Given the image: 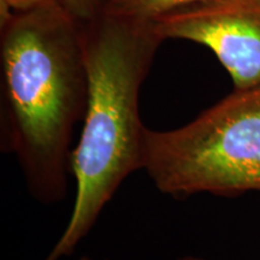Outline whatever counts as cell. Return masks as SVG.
<instances>
[{"label": "cell", "instance_id": "6da1fadb", "mask_svg": "<svg viewBox=\"0 0 260 260\" xmlns=\"http://www.w3.org/2000/svg\"><path fill=\"white\" fill-rule=\"evenodd\" d=\"M0 149L41 205L65 199L76 126L88 99L83 24L63 6L0 24Z\"/></svg>", "mask_w": 260, "mask_h": 260}, {"label": "cell", "instance_id": "7a4b0ae2", "mask_svg": "<svg viewBox=\"0 0 260 260\" xmlns=\"http://www.w3.org/2000/svg\"><path fill=\"white\" fill-rule=\"evenodd\" d=\"M88 99L71 153L75 200L69 220L44 260L76 251L123 182L144 168L147 126L140 92L162 39L153 23L102 14L83 24Z\"/></svg>", "mask_w": 260, "mask_h": 260}, {"label": "cell", "instance_id": "3957f363", "mask_svg": "<svg viewBox=\"0 0 260 260\" xmlns=\"http://www.w3.org/2000/svg\"><path fill=\"white\" fill-rule=\"evenodd\" d=\"M142 170L174 199L260 193V87L234 89L180 128H147Z\"/></svg>", "mask_w": 260, "mask_h": 260}, {"label": "cell", "instance_id": "277c9868", "mask_svg": "<svg viewBox=\"0 0 260 260\" xmlns=\"http://www.w3.org/2000/svg\"><path fill=\"white\" fill-rule=\"evenodd\" d=\"M162 41H191L212 52L234 89L260 87V0H209L154 22Z\"/></svg>", "mask_w": 260, "mask_h": 260}, {"label": "cell", "instance_id": "5b68a950", "mask_svg": "<svg viewBox=\"0 0 260 260\" xmlns=\"http://www.w3.org/2000/svg\"><path fill=\"white\" fill-rule=\"evenodd\" d=\"M209 0H104L102 14L154 23L164 16Z\"/></svg>", "mask_w": 260, "mask_h": 260}, {"label": "cell", "instance_id": "8992f818", "mask_svg": "<svg viewBox=\"0 0 260 260\" xmlns=\"http://www.w3.org/2000/svg\"><path fill=\"white\" fill-rule=\"evenodd\" d=\"M61 6V0H0V24L16 14Z\"/></svg>", "mask_w": 260, "mask_h": 260}, {"label": "cell", "instance_id": "52a82bcc", "mask_svg": "<svg viewBox=\"0 0 260 260\" xmlns=\"http://www.w3.org/2000/svg\"><path fill=\"white\" fill-rule=\"evenodd\" d=\"M61 6L80 23H88L102 15L104 0H61Z\"/></svg>", "mask_w": 260, "mask_h": 260}, {"label": "cell", "instance_id": "ba28073f", "mask_svg": "<svg viewBox=\"0 0 260 260\" xmlns=\"http://www.w3.org/2000/svg\"><path fill=\"white\" fill-rule=\"evenodd\" d=\"M176 260H209V259L201 258V256H197V255H184V256H181V258H178Z\"/></svg>", "mask_w": 260, "mask_h": 260}, {"label": "cell", "instance_id": "9c48e42d", "mask_svg": "<svg viewBox=\"0 0 260 260\" xmlns=\"http://www.w3.org/2000/svg\"><path fill=\"white\" fill-rule=\"evenodd\" d=\"M79 260H96V259H94V258H92V256H89V255H83V256H81ZM100 260H110V259H100Z\"/></svg>", "mask_w": 260, "mask_h": 260}]
</instances>
